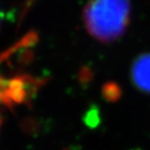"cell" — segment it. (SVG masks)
Here are the masks:
<instances>
[{"instance_id": "obj_2", "label": "cell", "mask_w": 150, "mask_h": 150, "mask_svg": "<svg viewBox=\"0 0 150 150\" xmlns=\"http://www.w3.org/2000/svg\"><path fill=\"white\" fill-rule=\"evenodd\" d=\"M130 75L138 90L150 94V53L137 57L131 66Z\"/></svg>"}, {"instance_id": "obj_3", "label": "cell", "mask_w": 150, "mask_h": 150, "mask_svg": "<svg viewBox=\"0 0 150 150\" xmlns=\"http://www.w3.org/2000/svg\"><path fill=\"white\" fill-rule=\"evenodd\" d=\"M0 126H1V117H0Z\"/></svg>"}, {"instance_id": "obj_1", "label": "cell", "mask_w": 150, "mask_h": 150, "mask_svg": "<svg viewBox=\"0 0 150 150\" xmlns=\"http://www.w3.org/2000/svg\"><path fill=\"white\" fill-rule=\"evenodd\" d=\"M129 0H89L83 9V24L94 39L112 42L122 36L130 21Z\"/></svg>"}]
</instances>
